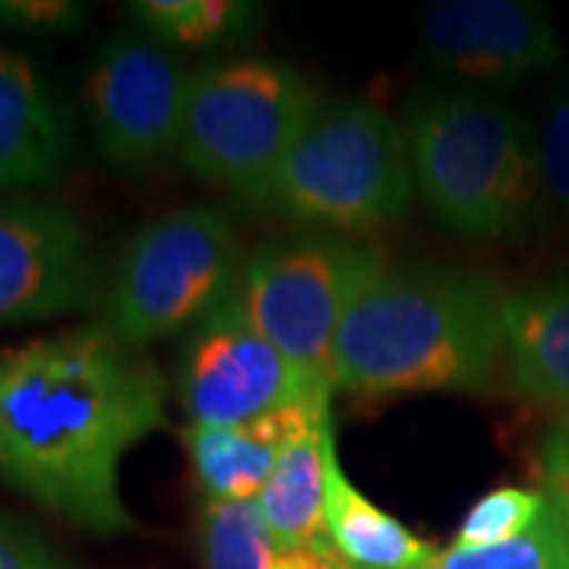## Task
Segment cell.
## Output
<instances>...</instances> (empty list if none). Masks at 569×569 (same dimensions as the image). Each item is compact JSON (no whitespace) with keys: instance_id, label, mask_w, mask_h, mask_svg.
<instances>
[{"instance_id":"obj_10","label":"cell","mask_w":569,"mask_h":569,"mask_svg":"<svg viewBox=\"0 0 569 569\" xmlns=\"http://www.w3.org/2000/svg\"><path fill=\"white\" fill-rule=\"evenodd\" d=\"M99 298V257L70 209L0 200V326L92 310Z\"/></svg>"},{"instance_id":"obj_16","label":"cell","mask_w":569,"mask_h":569,"mask_svg":"<svg viewBox=\"0 0 569 569\" xmlns=\"http://www.w3.org/2000/svg\"><path fill=\"white\" fill-rule=\"evenodd\" d=\"M332 433V399H323L291 433L272 478L257 497V507L279 548L307 550L326 545V452Z\"/></svg>"},{"instance_id":"obj_1","label":"cell","mask_w":569,"mask_h":569,"mask_svg":"<svg viewBox=\"0 0 569 569\" xmlns=\"http://www.w3.org/2000/svg\"><path fill=\"white\" fill-rule=\"evenodd\" d=\"M162 425V373L104 323L0 348V481L73 529H133L121 466Z\"/></svg>"},{"instance_id":"obj_19","label":"cell","mask_w":569,"mask_h":569,"mask_svg":"<svg viewBox=\"0 0 569 569\" xmlns=\"http://www.w3.org/2000/svg\"><path fill=\"white\" fill-rule=\"evenodd\" d=\"M430 569H569V535L557 509L545 516L526 535L493 545V548H443Z\"/></svg>"},{"instance_id":"obj_18","label":"cell","mask_w":569,"mask_h":569,"mask_svg":"<svg viewBox=\"0 0 569 569\" xmlns=\"http://www.w3.org/2000/svg\"><path fill=\"white\" fill-rule=\"evenodd\" d=\"M206 569H276V545L257 500H200L197 512Z\"/></svg>"},{"instance_id":"obj_12","label":"cell","mask_w":569,"mask_h":569,"mask_svg":"<svg viewBox=\"0 0 569 569\" xmlns=\"http://www.w3.org/2000/svg\"><path fill=\"white\" fill-rule=\"evenodd\" d=\"M73 130L36 67L0 48V190L48 187L63 174Z\"/></svg>"},{"instance_id":"obj_8","label":"cell","mask_w":569,"mask_h":569,"mask_svg":"<svg viewBox=\"0 0 569 569\" xmlns=\"http://www.w3.org/2000/svg\"><path fill=\"white\" fill-rule=\"evenodd\" d=\"M320 396L336 392L310 383L247 323L231 298L187 332L178 358V402L190 425H250Z\"/></svg>"},{"instance_id":"obj_20","label":"cell","mask_w":569,"mask_h":569,"mask_svg":"<svg viewBox=\"0 0 569 569\" xmlns=\"http://www.w3.org/2000/svg\"><path fill=\"white\" fill-rule=\"evenodd\" d=\"M545 509H548L545 490L519 488V485L493 488L468 509L452 538V548H493L512 541L526 535L545 516Z\"/></svg>"},{"instance_id":"obj_25","label":"cell","mask_w":569,"mask_h":569,"mask_svg":"<svg viewBox=\"0 0 569 569\" xmlns=\"http://www.w3.org/2000/svg\"><path fill=\"white\" fill-rule=\"evenodd\" d=\"M329 569H348V567L339 560V557H336V553H332V563H329Z\"/></svg>"},{"instance_id":"obj_3","label":"cell","mask_w":569,"mask_h":569,"mask_svg":"<svg viewBox=\"0 0 569 569\" xmlns=\"http://www.w3.org/2000/svg\"><path fill=\"white\" fill-rule=\"evenodd\" d=\"M415 187L468 241L526 238L548 209L538 127L488 89H421L406 104Z\"/></svg>"},{"instance_id":"obj_24","label":"cell","mask_w":569,"mask_h":569,"mask_svg":"<svg viewBox=\"0 0 569 569\" xmlns=\"http://www.w3.org/2000/svg\"><path fill=\"white\" fill-rule=\"evenodd\" d=\"M0 569H63L41 535L0 512Z\"/></svg>"},{"instance_id":"obj_13","label":"cell","mask_w":569,"mask_h":569,"mask_svg":"<svg viewBox=\"0 0 569 569\" xmlns=\"http://www.w3.org/2000/svg\"><path fill=\"white\" fill-rule=\"evenodd\" d=\"M507 387L569 425V282L507 288Z\"/></svg>"},{"instance_id":"obj_7","label":"cell","mask_w":569,"mask_h":569,"mask_svg":"<svg viewBox=\"0 0 569 569\" xmlns=\"http://www.w3.org/2000/svg\"><path fill=\"white\" fill-rule=\"evenodd\" d=\"M387 266L380 247L307 231L247 253L231 301L310 383L332 389L336 336Z\"/></svg>"},{"instance_id":"obj_21","label":"cell","mask_w":569,"mask_h":569,"mask_svg":"<svg viewBox=\"0 0 569 569\" xmlns=\"http://www.w3.org/2000/svg\"><path fill=\"white\" fill-rule=\"evenodd\" d=\"M538 146L548 203L557 206L569 222V89H560L548 104L545 123L538 130Z\"/></svg>"},{"instance_id":"obj_23","label":"cell","mask_w":569,"mask_h":569,"mask_svg":"<svg viewBox=\"0 0 569 569\" xmlns=\"http://www.w3.org/2000/svg\"><path fill=\"white\" fill-rule=\"evenodd\" d=\"M86 13L70 0H0V26L36 29V32H70L80 29Z\"/></svg>"},{"instance_id":"obj_14","label":"cell","mask_w":569,"mask_h":569,"mask_svg":"<svg viewBox=\"0 0 569 569\" xmlns=\"http://www.w3.org/2000/svg\"><path fill=\"white\" fill-rule=\"evenodd\" d=\"M323 399L332 396L284 408L279 415H269L263 421H250V425H187L183 447L190 456L200 500H257L266 481L272 478L291 433L305 421L307 411Z\"/></svg>"},{"instance_id":"obj_4","label":"cell","mask_w":569,"mask_h":569,"mask_svg":"<svg viewBox=\"0 0 569 569\" xmlns=\"http://www.w3.org/2000/svg\"><path fill=\"white\" fill-rule=\"evenodd\" d=\"M415 190L406 127L377 104L342 99L307 123L263 206L313 234L358 238L402 222Z\"/></svg>"},{"instance_id":"obj_6","label":"cell","mask_w":569,"mask_h":569,"mask_svg":"<svg viewBox=\"0 0 569 569\" xmlns=\"http://www.w3.org/2000/svg\"><path fill=\"white\" fill-rule=\"evenodd\" d=\"M244 250L216 206H181L127 241L104 291L102 323L133 351L193 329L238 284Z\"/></svg>"},{"instance_id":"obj_9","label":"cell","mask_w":569,"mask_h":569,"mask_svg":"<svg viewBox=\"0 0 569 569\" xmlns=\"http://www.w3.org/2000/svg\"><path fill=\"white\" fill-rule=\"evenodd\" d=\"M190 73L149 36L121 32L92 58L86 114L111 168L142 171L178 149Z\"/></svg>"},{"instance_id":"obj_17","label":"cell","mask_w":569,"mask_h":569,"mask_svg":"<svg viewBox=\"0 0 569 569\" xmlns=\"http://www.w3.org/2000/svg\"><path fill=\"white\" fill-rule=\"evenodd\" d=\"M127 10L168 51L234 48L263 22V7L247 0H137Z\"/></svg>"},{"instance_id":"obj_22","label":"cell","mask_w":569,"mask_h":569,"mask_svg":"<svg viewBox=\"0 0 569 569\" xmlns=\"http://www.w3.org/2000/svg\"><path fill=\"white\" fill-rule=\"evenodd\" d=\"M541 490L569 535V425H553L538 443Z\"/></svg>"},{"instance_id":"obj_15","label":"cell","mask_w":569,"mask_h":569,"mask_svg":"<svg viewBox=\"0 0 569 569\" xmlns=\"http://www.w3.org/2000/svg\"><path fill=\"white\" fill-rule=\"evenodd\" d=\"M323 541L348 569H430L440 553L348 481L336 433L326 452Z\"/></svg>"},{"instance_id":"obj_2","label":"cell","mask_w":569,"mask_h":569,"mask_svg":"<svg viewBox=\"0 0 569 569\" xmlns=\"http://www.w3.org/2000/svg\"><path fill=\"white\" fill-rule=\"evenodd\" d=\"M503 351V284L462 269L387 266L336 336L332 389L367 399L488 392Z\"/></svg>"},{"instance_id":"obj_5","label":"cell","mask_w":569,"mask_h":569,"mask_svg":"<svg viewBox=\"0 0 569 569\" xmlns=\"http://www.w3.org/2000/svg\"><path fill=\"white\" fill-rule=\"evenodd\" d=\"M323 104L317 86L291 63H209L190 73L174 156L193 178L263 206L279 164Z\"/></svg>"},{"instance_id":"obj_11","label":"cell","mask_w":569,"mask_h":569,"mask_svg":"<svg viewBox=\"0 0 569 569\" xmlns=\"http://www.w3.org/2000/svg\"><path fill=\"white\" fill-rule=\"evenodd\" d=\"M421 48L468 89L512 86L560 61L550 13L526 0H440L421 17Z\"/></svg>"}]
</instances>
